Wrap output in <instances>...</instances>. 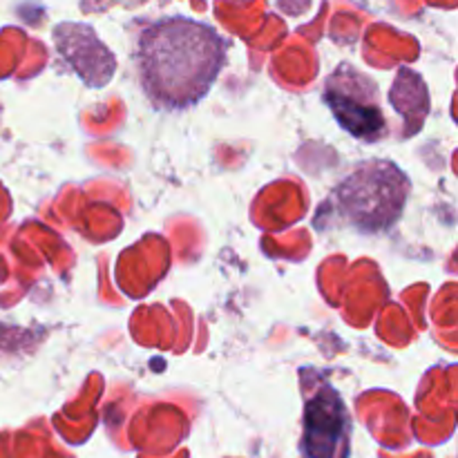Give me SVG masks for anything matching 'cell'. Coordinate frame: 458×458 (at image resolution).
Returning a JSON list of instances; mask_svg holds the SVG:
<instances>
[{
  "label": "cell",
  "instance_id": "6da1fadb",
  "mask_svg": "<svg viewBox=\"0 0 458 458\" xmlns=\"http://www.w3.org/2000/svg\"><path fill=\"white\" fill-rule=\"evenodd\" d=\"M224 58L226 43L213 27L191 18H168L141 34L139 79L155 106L182 110L208 92Z\"/></svg>",
  "mask_w": 458,
  "mask_h": 458
},
{
  "label": "cell",
  "instance_id": "7a4b0ae2",
  "mask_svg": "<svg viewBox=\"0 0 458 458\" xmlns=\"http://www.w3.org/2000/svg\"><path fill=\"white\" fill-rule=\"evenodd\" d=\"M335 199L356 226L383 231L401 217L407 199V179L392 164L362 165L335 191Z\"/></svg>",
  "mask_w": 458,
  "mask_h": 458
},
{
  "label": "cell",
  "instance_id": "3957f363",
  "mask_svg": "<svg viewBox=\"0 0 458 458\" xmlns=\"http://www.w3.org/2000/svg\"><path fill=\"white\" fill-rule=\"evenodd\" d=\"M352 416L340 394L318 376L304 407L300 458H349Z\"/></svg>",
  "mask_w": 458,
  "mask_h": 458
},
{
  "label": "cell",
  "instance_id": "277c9868",
  "mask_svg": "<svg viewBox=\"0 0 458 458\" xmlns=\"http://www.w3.org/2000/svg\"><path fill=\"white\" fill-rule=\"evenodd\" d=\"M325 101L347 132L362 141H376L385 132V114L378 88L371 79L343 65L327 79Z\"/></svg>",
  "mask_w": 458,
  "mask_h": 458
},
{
  "label": "cell",
  "instance_id": "5b68a950",
  "mask_svg": "<svg viewBox=\"0 0 458 458\" xmlns=\"http://www.w3.org/2000/svg\"><path fill=\"white\" fill-rule=\"evenodd\" d=\"M56 43L63 56L76 67V72H79L88 83H107V79L101 74V70H106L107 74L112 76V72H114V61H112L110 52L98 43V38L92 34L89 27L61 25L56 30Z\"/></svg>",
  "mask_w": 458,
  "mask_h": 458
}]
</instances>
